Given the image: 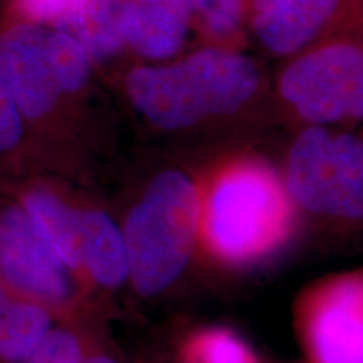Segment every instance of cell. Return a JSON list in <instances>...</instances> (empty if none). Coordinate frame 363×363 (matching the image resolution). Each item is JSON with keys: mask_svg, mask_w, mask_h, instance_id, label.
Segmentation results:
<instances>
[{"mask_svg": "<svg viewBox=\"0 0 363 363\" xmlns=\"http://www.w3.org/2000/svg\"><path fill=\"white\" fill-rule=\"evenodd\" d=\"M259 72L251 59L202 49L172 65L140 66L126 76L130 101L152 125L182 130L229 115L256 93Z\"/></svg>", "mask_w": 363, "mask_h": 363, "instance_id": "obj_1", "label": "cell"}, {"mask_svg": "<svg viewBox=\"0 0 363 363\" xmlns=\"http://www.w3.org/2000/svg\"><path fill=\"white\" fill-rule=\"evenodd\" d=\"M274 172L257 162L222 169L201 195L199 239L217 261L247 266L283 246L291 229V206Z\"/></svg>", "mask_w": 363, "mask_h": 363, "instance_id": "obj_2", "label": "cell"}, {"mask_svg": "<svg viewBox=\"0 0 363 363\" xmlns=\"http://www.w3.org/2000/svg\"><path fill=\"white\" fill-rule=\"evenodd\" d=\"M128 279L142 296H157L189 266L201 234V192L179 170L158 174L123 225Z\"/></svg>", "mask_w": 363, "mask_h": 363, "instance_id": "obj_3", "label": "cell"}, {"mask_svg": "<svg viewBox=\"0 0 363 363\" xmlns=\"http://www.w3.org/2000/svg\"><path fill=\"white\" fill-rule=\"evenodd\" d=\"M93 57L74 35L21 22L0 34V76L24 121H40L84 88Z\"/></svg>", "mask_w": 363, "mask_h": 363, "instance_id": "obj_4", "label": "cell"}, {"mask_svg": "<svg viewBox=\"0 0 363 363\" xmlns=\"http://www.w3.org/2000/svg\"><path fill=\"white\" fill-rule=\"evenodd\" d=\"M286 192L313 214L363 222V142L310 126L286 158Z\"/></svg>", "mask_w": 363, "mask_h": 363, "instance_id": "obj_5", "label": "cell"}, {"mask_svg": "<svg viewBox=\"0 0 363 363\" xmlns=\"http://www.w3.org/2000/svg\"><path fill=\"white\" fill-rule=\"evenodd\" d=\"M279 91L315 126L363 120V48L331 43L286 67Z\"/></svg>", "mask_w": 363, "mask_h": 363, "instance_id": "obj_6", "label": "cell"}, {"mask_svg": "<svg viewBox=\"0 0 363 363\" xmlns=\"http://www.w3.org/2000/svg\"><path fill=\"white\" fill-rule=\"evenodd\" d=\"M299 325L315 363H363V271L316 286L303 299Z\"/></svg>", "mask_w": 363, "mask_h": 363, "instance_id": "obj_7", "label": "cell"}, {"mask_svg": "<svg viewBox=\"0 0 363 363\" xmlns=\"http://www.w3.org/2000/svg\"><path fill=\"white\" fill-rule=\"evenodd\" d=\"M0 274L38 301L65 303L74 289L72 271L44 239L22 203L0 212Z\"/></svg>", "mask_w": 363, "mask_h": 363, "instance_id": "obj_8", "label": "cell"}, {"mask_svg": "<svg viewBox=\"0 0 363 363\" xmlns=\"http://www.w3.org/2000/svg\"><path fill=\"white\" fill-rule=\"evenodd\" d=\"M342 4L343 0H252L251 27L267 51L288 56L323 33Z\"/></svg>", "mask_w": 363, "mask_h": 363, "instance_id": "obj_9", "label": "cell"}, {"mask_svg": "<svg viewBox=\"0 0 363 363\" xmlns=\"http://www.w3.org/2000/svg\"><path fill=\"white\" fill-rule=\"evenodd\" d=\"M192 12V0H128L125 45L145 59H169L184 45Z\"/></svg>", "mask_w": 363, "mask_h": 363, "instance_id": "obj_10", "label": "cell"}, {"mask_svg": "<svg viewBox=\"0 0 363 363\" xmlns=\"http://www.w3.org/2000/svg\"><path fill=\"white\" fill-rule=\"evenodd\" d=\"M81 269L94 283L113 289L128 281L123 230L96 208H79Z\"/></svg>", "mask_w": 363, "mask_h": 363, "instance_id": "obj_11", "label": "cell"}, {"mask_svg": "<svg viewBox=\"0 0 363 363\" xmlns=\"http://www.w3.org/2000/svg\"><path fill=\"white\" fill-rule=\"evenodd\" d=\"M128 0H78L74 11L56 29L74 35L93 61H103L123 51V24Z\"/></svg>", "mask_w": 363, "mask_h": 363, "instance_id": "obj_12", "label": "cell"}, {"mask_svg": "<svg viewBox=\"0 0 363 363\" xmlns=\"http://www.w3.org/2000/svg\"><path fill=\"white\" fill-rule=\"evenodd\" d=\"M22 207L62 262L71 271H79V208L69 206L56 192L44 187L26 192Z\"/></svg>", "mask_w": 363, "mask_h": 363, "instance_id": "obj_13", "label": "cell"}, {"mask_svg": "<svg viewBox=\"0 0 363 363\" xmlns=\"http://www.w3.org/2000/svg\"><path fill=\"white\" fill-rule=\"evenodd\" d=\"M51 330V315L40 303L9 301L0 316V358L24 362Z\"/></svg>", "mask_w": 363, "mask_h": 363, "instance_id": "obj_14", "label": "cell"}, {"mask_svg": "<svg viewBox=\"0 0 363 363\" xmlns=\"http://www.w3.org/2000/svg\"><path fill=\"white\" fill-rule=\"evenodd\" d=\"M184 363H256V358L230 330L207 328L190 337Z\"/></svg>", "mask_w": 363, "mask_h": 363, "instance_id": "obj_15", "label": "cell"}, {"mask_svg": "<svg viewBox=\"0 0 363 363\" xmlns=\"http://www.w3.org/2000/svg\"><path fill=\"white\" fill-rule=\"evenodd\" d=\"M79 340L67 330H51L24 363H83Z\"/></svg>", "mask_w": 363, "mask_h": 363, "instance_id": "obj_16", "label": "cell"}, {"mask_svg": "<svg viewBox=\"0 0 363 363\" xmlns=\"http://www.w3.org/2000/svg\"><path fill=\"white\" fill-rule=\"evenodd\" d=\"M192 7L207 29L220 38L233 34L242 17V0H192Z\"/></svg>", "mask_w": 363, "mask_h": 363, "instance_id": "obj_17", "label": "cell"}, {"mask_svg": "<svg viewBox=\"0 0 363 363\" xmlns=\"http://www.w3.org/2000/svg\"><path fill=\"white\" fill-rule=\"evenodd\" d=\"M78 0H16L24 22L59 27L74 11Z\"/></svg>", "mask_w": 363, "mask_h": 363, "instance_id": "obj_18", "label": "cell"}, {"mask_svg": "<svg viewBox=\"0 0 363 363\" xmlns=\"http://www.w3.org/2000/svg\"><path fill=\"white\" fill-rule=\"evenodd\" d=\"M24 136V118L0 76V153L11 152Z\"/></svg>", "mask_w": 363, "mask_h": 363, "instance_id": "obj_19", "label": "cell"}, {"mask_svg": "<svg viewBox=\"0 0 363 363\" xmlns=\"http://www.w3.org/2000/svg\"><path fill=\"white\" fill-rule=\"evenodd\" d=\"M83 363H116V362L108 355H93V357L84 358Z\"/></svg>", "mask_w": 363, "mask_h": 363, "instance_id": "obj_20", "label": "cell"}, {"mask_svg": "<svg viewBox=\"0 0 363 363\" xmlns=\"http://www.w3.org/2000/svg\"><path fill=\"white\" fill-rule=\"evenodd\" d=\"M9 301H11V299L7 298V294H6V291H4V288L2 286H0V316H2V313H4V310H6L7 308V305H9Z\"/></svg>", "mask_w": 363, "mask_h": 363, "instance_id": "obj_21", "label": "cell"}, {"mask_svg": "<svg viewBox=\"0 0 363 363\" xmlns=\"http://www.w3.org/2000/svg\"><path fill=\"white\" fill-rule=\"evenodd\" d=\"M362 142H363V140H362Z\"/></svg>", "mask_w": 363, "mask_h": 363, "instance_id": "obj_22", "label": "cell"}]
</instances>
